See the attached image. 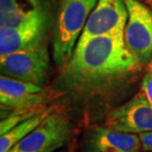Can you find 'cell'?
Wrapping results in <instances>:
<instances>
[{"label": "cell", "instance_id": "6da1fadb", "mask_svg": "<svg viewBox=\"0 0 152 152\" xmlns=\"http://www.w3.org/2000/svg\"><path fill=\"white\" fill-rule=\"evenodd\" d=\"M141 67L126 48L124 35L100 36L78 42L61 67L59 86L81 96L107 93Z\"/></svg>", "mask_w": 152, "mask_h": 152}, {"label": "cell", "instance_id": "7a4b0ae2", "mask_svg": "<svg viewBox=\"0 0 152 152\" xmlns=\"http://www.w3.org/2000/svg\"><path fill=\"white\" fill-rule=\"evenodd\" d=\"M98 0H61L54 29L53 57L57 66L62 67L73 53L91 12Z\"/></svg>", "mask_w": 152, "mask_h": 152}, {"label": "cell", "instance_id": "3957f363", "mask_svg": "<svg viewBox=\"0 0 152 152\" xmlns=\"http://www.w3.org/2000/svg\"><path fill=\"white\" fill-rule=\"evenodd\" d=\"M72 132L70 118L56 110L8 152H56L68 144Z\"/></svg>", "mask_w": 152, "mask_h": 152}, {"label": "cell", "instance_id": "277c9868", "mask_svg": "<svg viewBox=\"0 0 152 152\" xmlns=\"http://www.w3.org/2000/svg\"><path fill=\"white\" fill-rule=\"evenodd\" d=\"M50 54L45 42L0 56L1 75L44 86L50 73Z\"/></svg>", "mask_w": 152, "mask_h": 152}, {"label": "cell", "instance_id": "5b68a950", "mask_svg": "<svg viewBox=\"0 0 152 152\" xmlns=\"http://www.w3.org/2000/svg\"><path fill=\"white\" fill-rule=\"evenodd\" d=\"M50 91L44 86L28 83L7 76L0 77L1 118L19 112L36 111L45 108L51 99Z\"/></svg>", "mask_w": 152, "mask_h": 152}, {"label": "cell", "instance_id": "8992f818", "mask_svg": "<svg viewBox=\"0 0 152 152\" xmlns=\"http://www.w3.org/2000/svg\"><path fill=\"white\" fill-rule=\"evenodd\" d=\"M124 2L129 11L124 42L139 64L145 65L152 61V11L137 0Z\"/></svg>", "mask_w": 152, "mask_h": 152}, {"label": "cell", "instance_id": "52a82bcc", "mask_svg": "<svg viewBox=\"0 0 152 152\" xmlns=\"http://www.w3.org/2000/svg\"><path fill=\"white\" fill-rule=\"evenodd\" d=\"M129 11L124 0H98L78 42L100 36L124 35Z\"/></svg>", "mask_w": 152, "mask_h": 152}, {"label": "cell", "instance_id": "ba28073f", "mask_svg": "<svg viewBox=\"0 0 152 152\" xmlns=\"http://www.w3.org/2000/svg\"><path fill=\"white\" fill-rule=\"evenodd\" d=\"M106 124L123 132H152V105L140 91L124 104L109 112Z\"/></svg>", "mask_w": 152, "mask_h": 152}, {"label": "cell", "instance_id": "9c48e42d", "mask_svg": "<svg viewBox=\"0 0 152 152\" xmlns=\"http://www.w3.org/2000/svg\"><path fill=\"white\" fill-rule=\"evenodd\" d=\"M48 15H44L18 28L0 27V56L28 50L45 42Z\"/></svg>", "mask_w": 152, "mask_h": 152}, {"label": "cell", "instance_id": "30bf717a", "mask_svg": "<svg viewBox=\"0 0 152 152\" xmlns=\"http://www.w3.org/2000/svg\"><path fill=\"white\" fill-rule=\"evenodd\" d=\"M140 149L137 133L118 132L108 126L91 129L82 146V152H138Z\"/></svg>", "mask_w": 152, "mask_h": 152}, {"label": "cell", "instance_id": "8fae6325", "mask_svg": "<svg viewBox=\"0 0 152 152\" xmlns=\"http://www.w3.org/2000/svg\"><path fill=\"white\" fill-rule=\"evenodd\" d=\"M42 0H0V25L18 28L47 15Z\"/></svg>", "mask_w": 152, "mask_h": 152}, {"label": "cell", "instance_id": "7c38bea8", "mask_svg": "<svg viewBox=\"0 0 152 152\" xmlns=\"http://www.w3.org/2000/svg\"><path fill=\"white\" fill-rule=\"evenodd\" d=\"M56 111V107H45L39 113L29 118L28 120L22 121L15 126L4 134L0 136V152H8L18 142L26 137L29 133L36 129L39 124L48 117V115Z\"/></svg>", "mask_w": 152, "mask_h": 152}, {"label": "cell", "instance_id": "4fadbf2b", "mask_svg": "<svg viewBox=\"0 0 152 152\" xmlns=\"http://www.w3.org/2000/svg\"><path fill=\"white\" fill-rule=\"evenodd\" d=\"M140 91L152 105V68L148 69V71L143 76Z\"/></svg>", "mask_w": 152, "mask_h": 152}, {"label": "cell", "instance_id": "5bb4252c", "mask_svg": "<svg viewBox=\"0 0 152 152\" xmlns=\"http://www.w3.org/2000/svg\"><path fill=\"white\" fill-rule=\"evenodd\" d=\"M141 142V149L144 151H152V132L138 133Z\"/></svg>", "mask_w": 152, "mask_h": 152}, {"label": "cell", "instance_id": "9a60e30c", "mask_svg": "<svg viewBox=\"0 0 152 152\" xmlns=\"http://www.w3.org/2000/svg\"><path fill=\"white\" fill-rule=\"evenodd\" d=\"M149 68H152V61H151V63L149 64Z\"/></svg>", "mask_w": 152, "mask_h": 152}, {"label": "cell", "instance_id": "2e32d148", "mask_svg": "<svg viewBox=\"0 0 152 152\" xmlns=\"http://www.w3.org/2000/svg\"><path fill=\"white\" fill-rule=\"evenodd\" d=\"M151 1H152V0H151Z\"/></svg>", "mask_w": 152, "mask_h": 152}]
</instances>
